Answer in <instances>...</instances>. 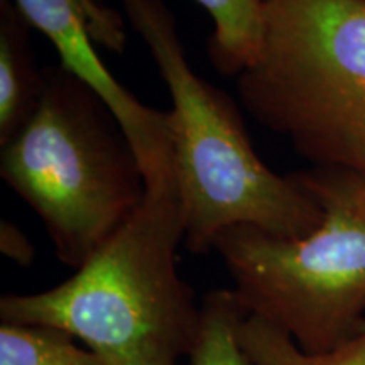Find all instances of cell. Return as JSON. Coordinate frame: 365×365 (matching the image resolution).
<instances>
[{
	"label": "cell",
	"instance_id": "cell-13",
	"mask_svg": "<svg viewBox=\"0 0 365 365\" xmlns=\"http://www.w3.org/2000/svg\"><path fill=\"white\" fill-rule=\"evenodd\" d=\"M362 2H364V4H365V0H362Z\"/></svg>",
	"mask_w": 365,
	"mask_h": 365
},
{
	"label": "cell",
	"instance_id": "cell-6",
	"mask_svg": "<svg viewBox=\"0 0 365 365\" xmlns=\"http://www.w3.org/2000/svg\"><path fill=\"white\" fill-rule=\"evenodd\" d=\"M31 27L51 41L59 65L107 103L139 159L144 180L175 173L170 112L140 103L98 58L93 44L108 51L125 48L120 12L100 0H14Z\"/></svg>",
	"mask_w": 365,
	"mask_h": 365
},
{
	"label": "cell",
	"instance_id": "cell-12",
	"mask_svg": "<svg viewBox=\"0 0 365 365\" xmlns=\"http://www.w3.org/2000/svg\"><path fill=\"white\" fill-rule=\"evenodd\" d=\"M0 252L22 267H29L36 257V249L29 237L16 223L7 220L0 223Z\"/></svg>",
	"mask_w": 365,
	"mask_h": 365
},
{
	"label": "cell",
	"instance_id": "cell-2",
	"mask_svg": "<svg viewBox=\"0 0 365 365\" xmlns=\"http://www.w3.org/2000/svg\"><path fill=\"white\" fill-rule=\"evenodd\" d=\"M120 2L173 100V164L186 249L213 250L217 237L235 225L284 239L313 232L323 210L291 175L279 176L257 156L234 102L191 68L170 7L163 0Z\"/></svg>",
	"mask_w": 365,
	"mask_h": 365
},
{
	"label": "cell",
	"instance_id": "cell-4",
	"mask_svg": "<svg viewBox=\"0 0 365 365\" xmlns=\"http://www.w3.org/2000/svg\"><path fill=\"white\" fill-rule=\"evenodd\" d=\"M244 108L317 168L365 178V4L266 0Z\"/></svg>",
	"mask_w": 365,
	"mask_h": 365
},
{
	"label": "cell",
	"instance_id": "cell-8",
	"mask_svg": "<svg viewBox=\"0 0 365 365\" xmlns=\"http://www.w3.org/2000/svg\"><path fill=\"white\" fill-rule=\"evenodd\" d=\"M213 21L208 56L223 76H239L257 58L266 0H196Z\"/></svg>",
	"mask_w": 365,
	"mask_h": 365
},
{
	"label": "cell",
	"instance_id": "cell-11",
	"mask_svg": "<svg viewBox=\"0 0 365 365\" xmlns=\"http://www.w3.org/2000/svg\"><path fill=\"white\" fill-rule=\"evenodd\" d=\"M244 314L234 291H210L202 301V327L190 365H249L237 339Z\"/></svg>",
	"mask_w": 365,
	"mask_h": 365
},
{
	"label": "cell",
	"instance_id": "cell-3",
	"mask_svg": "<svg viewBox=\"0 0 365 365\" xmlns=\"http://www.w3.org/2000/svg\"><path fill=\"white\" fill-rule=\"evenodd\" d=\"M29 120L2 145L0 176L78 269L143 203L139 159L107 103L61 65L44 70Z\"/></svg>",
	"mask_w": 365,
	"mask_h": 365
},
{
	"label": "cell",
	"instance_id": "cell-1",
	"mask_svg": "<svg viewBox=\"0 0 365 365\" xmlns=\"http://www.w3.org/2000/svg\"><path fill=\"white\" fill-rule=\"evenodd\" d=\"M185 244L175 173L145 181L140 207L51 289L0 298V319L70 333L112 365H178L193 352L202 304L178 272Z\"/></svg>",
	"mask_w": 365,
	"mask_h": 365
},
{
	"label": "cell",
	"instance_id": "cell-5",
	"mask_svg": "<svg viewBox=\"0 0 365 365\" xmlns=\"http://www.w3.org/2000/svg\"><path fill=\"white\" fill-rule=\"evenodd\" d=\"M291 178L323 210L313 232L284 239L235 225L217 237L213 250L245 313L307 352H327L365 328V178L317 166Z\"/></svg>",
	"mask_w": 365,
	"mask_h": 365
},
{
	"label": "cell",
	"instance_id": "cell-10",
	"mask_svg": "<svg viewBox=\"0 0 365 365\" xmlns=\"http://www.w3.org/2000/svg\"><path fill=\"white\" fill-rule=\"evenodd\" d=\"M0 365H112L70 333L43 325H0Z\"/></svg>",
	"mask_w": 365,
	"mask_h": 365
},
{
	"label": "cell",
	"instance_id": "cell-9",
	"mask_svg": "<svg viewBox=\"0 0 365 365\" xmlns=\"http://www.w3.org/2000/svg\"><path fill=\"white\" fill-rule=\"evenodd\" d=\"M237 339L249 365H365V328L336 349L307 352L279 328L244 314Z\"/></svg>",
	"mask_w": 365,
	"mask_h": 365
},
{
	"label": "cell",
	"instance_id": "cell-7",
	"mask_svg": "<svg viewBox=\"0 0 365 365\" xmlns=\"http://www.w3.org/2000/svg\"><path fill=\"white\" fill-rule=\"evenodd\" d=\"M29 29L14 0H0V148L29 120L44 90V70L36 65Z\"/></svg>",
	"mask_w": 365,
	"mask_h": 365
}]
</instances>
